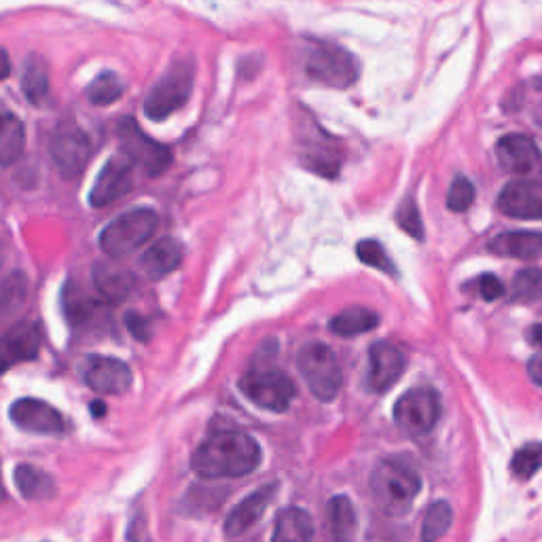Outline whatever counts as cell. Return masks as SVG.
I'll return each instance as SVG.
<instances>
[{"mask_svg": "<svg viewBox=\"0 0 542 542\" xmlns=\"http://www.w3.org/2000/svg\"><path fill=\"white\" fill-rule=\"evenodd\" d=\"M261 460V445L246 432L219 430L195 449L191 466L204 479H233L257 471Z\"/></svg>", "mask_w": 542, "mask_h": 542, "instance_id": "obj_1", "label": "cell"}, {"mask_svg": "<svg viewBox=\"0 0 542 542\" xmlns=\"http://www.w3.org/2000/svg\"><path fill=\"white\" fill-rule=\"evenodd\" d=\"M422 490V479L413 466L403 460H382L371 473V492L377 507L392 517L411 511Z\"/></svg>", "mask_w": 542, "mask_h": 542, "instance_id": "obj_2", "label": "cell"}, {"mask_svg": "<svg viewBox=\"0 0 542 542\" xmlns=\"http://www.w3.org/2000/svg\"><path fill=\"white\" fill-rule=\"evenodd\" d=\"M159 227V216L151 208L123 212L100 233V248L111 259L128 257L130 252L147 244Z\"/></svg>", "mask_w": 542, "mask_h": 542, "instance_id": "obj_3", "label": "cell"}, {"mask_svg": "<svg viewBox=\"0 0 542 542\" xmlns=\"http://www.w3.org/2000/svg\"><path fill=\"white\" fill-rule=\"evenodd\" d=\"M195 64L185 58L174 62L144 98V115L153 121H164L183 108L193 92Z\"/></svg>", "mask_w": 542, "mask_h": 542, "instance_id": "obj_4", "label": "cell"}, {"mask_svg": "<svg viewBox=\"0 0 542 542\" xmlns=\"http://www.w3.org/2000/svg\"><path fill=\"white\" fill-rule=\"evenodd\" d=\"M297 367L318 401L331 403L343 384V375L335 352L324 343H307L297 356Z\"/></svg>", "mask_w": 542, "mask_h": 542, "instance_id": "obj_5", "label": "cell"}, {"mask_svg": "<svg viewBox=\"0 0 542 542\" xmlns=\"http://www.w3.org/2000/svg\"><path fill=\"white\" fill-rule=\"evenodd\" d=\"M305 72L312 81L327 87H350L360 77V64L350 51L335 43H314L307 53Z\"/></svg>", "mask_w": 542, "mask_h": 542, "instance_id": "obj_6", "label": "cell"}, {"mask_svg": "<svg viewBox=\"0 0 542 542\" xmlns=\"http://www.w3.org/2000/svg\"><path fill=\"white\" fill-rule=\"evenodd\" d=\"M240 390L250 403L267 411H286L295 401L293 379L271 367H255L242 375Z\"/></svg>", "mask_w": 542, "mask_h": 542, "instance_id": "obj_7", "label": "cell"}, {"mask_svg": "<svg viewBox=\"0 0 542 542\" xmlns=\"http://www.w3.org/2000/svg\"><path fill=\"white\" fill-rule=\"evenodd\" d=\"M49 153L53 164L60 168L64 176L75 178L85 170L89 159H92V138H89L75 121H64L51 136Z\"/></svg>", "mask_w": 542, "mask_h": 542, "instance_id": "obj_8", "label": "cell"}, {"mask_svg": "<svg viewBox=\"0 0 542 542\" xmlns=\"http://www.w3.org/2000/svg\"><path fill=\"white\" fill-rule=\"evenodd\" d=\"M441 418V399L435 390H409L394 405V420L409 435H428Z\"/></svg>", "mask_w": 542, "mask_h": 542, "instance_id": "obj_9", "label": "cell"}, {"mask_svg": "<svg viewBox=\"0 0 542 542\" xmlns=\"http://www.w3.org/2000/svg\"><path fill=\"white\" fill-rule=\"evenodd\" d=\"M496 157L500 168L519 180H528V183L542 180V153L530 136L511 134L500 138L496 144Z\"/></svg>", "mask_w": 542, "mask_h": 542, "instance_id": "obj_10", "label": "cell"}, {"mask_svg": "<svg viewBox=\"0 0 542 542\" xmlns=\"http://www.w3.org/2000/svg\"><path fill=\"white\" fill-rule=\"evenodd\" d=\"M121 153L128 157L132 164L142 166L144 172L157 176L166 172V168L172 164V153L164 144L155 142L144 134L132 119H125L121 125Z\"/></svg>", "mask_w": 542, "mask_h": 542, "instance_id": "obj_11", "label": "cell"}, {"mask_svg": "<svg viewBox=\"0 0 542 542\" xmlns=\"http://www.w3.org/2000/svg\"><path fill=\"white\" fill-rule=\"evenodd\" d=\"M43 346V329L39 322H15L0 337V375L24 365L39 356Z\"/></svg>", "mask_w": 542, "mask_h": 542, "instance_id": "obj_12", "label": "cell"}, {"mask_svg": "<svg viewBox=\"0 0 542 542\" xmlns=\"http://www.w3.org/2000/svg\"><path fill=\"white\" fill-rule=\"evenodd\" d=\"M134 185V164L123 153L111 157L104 164L102 172L94 180V187L89 191V204L94 208L111 206L113 202L128 195Z\"/></svg>", "mask_w": 542, "mask_h": 542, "instance_id": "obj_13", "label": "cell"}, {"mask_svg": "<svg viewBox=\"0 0 542 542\" xmlns=\"http://www.w3.org/2000/svg\"><path fill=\"white\" fill-rule=\"evenodd\" d=\"M81 377L100 394H123L134 384L132 369L111 356H87L81 365Z\"/></svg>", "mask_w": 542, "mask_h": 542, "instance_id": "obj_14", "label": "cell"}, {"mask_svg": "<svg viewBox=\"0 0 542 542\" xmlns=\"http://www.w3.org/2000/svg\"><path fill=\"white\" fill-rule=\"evenodd\" d=\"M11 422L30 435H62L66 430L64 415L39 399H20L9 407Z\"/></svg>", "mask_w": 542, "mask_h": 542, "instance_id": "obj_15", "label": "cell"}, {"mask_svg": "<svg viewBox=\"0 0 542 542\" xmlns=\"http://www.w3.org/2000/svg\"><path fill=\"white\" fill-rule=\"evenodd\" d=\"M405 371V356L403 352L392 346L388 341H377L369 350V375L367 388L371 392H388L396 382H399Z\"/></svg>", "mask_w": 542, "mask_h": 542, "instance_id": "obj_16", "label": "cell"}, {"mask_svg": "<svg viewBox=\"0 0 542 542\" xmlns=\"http://www.w3.org/2000/svg\"><path fill=\"white\" fill-rule=\"evenodd\" d=\"M498 210L511 219H542V185L515 180L498 195Z\"/></svg>", "mask_w": 542, "mask_h": 542, "instance_id": "obj_17", "label": "cell"}, {"mask_svg": "<svg viewBox=\"0 0 542 542\" xmlns=\"http://www.w3.org/2000/svg\"><path fill=\"white\" fill-rule=\"evenodd\" d=\"M278 492V483H269L259 487L257 492H252L250 496H246L236 509H233L225 521V534L229 538H238L244 532H248L252 526H257L259 519L263 517V513L267 511V507L274 500Z\"/></svg>", "mask_w": 542, "mask_h": 542, "instance_id": "obj_18", "label": "cell"}, {"mask_svg": "<svg viewBox=\"0 0 542 542\" xmlns=\"http://www.w3.org/2000/svg\"><path fill=\"white\" fill-rule=\"evenodd\" d=\"M487 250L498 257L534 261L542 257V231H504L492 238Z\"/></svg>", "mask_w": 542, "mask_h": 542, "instance_id": "obj_19", "label": "cell"}, {"mask_svg": "<svg viewBox=\"0 0 542 542\" xmlns=\"http://www.w3.org/2000/svg\"><path fill=\"white\" fill-rule=\"evenodd\" d=\"M183 244L174 238H161L153 246L144 250L140 257V271L151 280H161L170 276L172 271L183 261Z\"/></svg>", "mask_w": 542, "mask_h": 542, "instance_id": "obj_20", "label": "cell"}, {"mask_svg": "<svg viewBox=\"0 0 542 542\" xmlns=\"http://www.w3.org/2000/svg\"><path fill=\"white\" fill-rule=\"evenodd\" d=\"M26 149V128L22 119L0 100V168L15 164Z\"/></svg>", "mask_w": 542, "mask_h": 542, "instance_id": "obj_21", "label": "cell"}, {"mask_svg": "<svg viewBox=\"0 0 542 542\" xmlns=\"http://www.w3.org/2000/svg\"><path fill=\"white\" fill-rule=\"evenodd\" d=\"M94 286L96 291L111 303H121L132 295L134 288V278L128 269H123L115 263L108 261H98L94 265Z\"/></svg>", "mask_w": 542, "mask_h": 542, "instance_id": "obj_22", "label": "cell"}, {"mask_svg": "<svg viewBox=\"0 0 542 542\" xmlns=\"http://www.w3.org/2000/svg\"><path fill=\"white\" fill-rule=\"evenodd\" d=\"M314 521L305 509L288 507L278 513L271 542H312Z\"/></svg>", "mask_w": 542, "mask_h": 542, "instance_id": "obj_23", "label": "cell"}, {"mask_svg": "<svg viewBox=\"0 0 542 542\" xmlns=\"http://www.w3.org/2000/svg\"><path fill=\"white\" fill-rule=\"evenodd\" d=\"M15 487L26 500L43 502L56 496V481L43 468L32 464H20L15 468Z\"/></svg>", "mask_w": 542, "mask_h": 542, "instance_id": "obj_24", "label": "cell"}, {"mask_svg": "<svg viewBox=\"0 0 542 542\" xmlns=\"http://www.w3.org/2000/svg\"><path fill=\"white\" fill-rule=\"evenodd\" d=\"M327 528L333 542H352L358 530V515L348 496H335L327 507Z\"/></svg>", "mask_w": 542, "mask_h": 542, "instance_id": "obj_25", "label": "cell"}, {"mask_svg": "<svg viewBox=\"0 0 542 542\" xmlns=\"http://www.w3.org/2000/svg\"><path fill=\"white\" fill-rule=\"evenodd\" d=\"M377 324H379V316L373 310L363 305H354V307H348V310L339 312L329 322V329L339 337H354V335H363L377 329Z\"/></svg>", "mask_w": 542, "mask_h": 542, "instance_id": "obj_26", "label": "cell"}, {"mask_svg": "<svg viewBox=\"0 0 542 542\" xmlns=\"http://www.w3.org/2000/svg\"><path fill=\"white\" fill-rule=\"evenodd\" d=\"M28 299V278L22 271H13L0 282V322L13 318Z\"/></svg>", "mask_w": 542, "mask_h": 542, "instance_id": "obj_27", "label": "cell"}, {"mask_svg": "<svg viewBox=\"0 0 542 542\" xmlns=\"http://www.w3.org/2000/svg\"><path fill=\"white\" fill-rule=\"evenodd\" d=\"M22 92L32 104H41L49 94V72L47 64L39 56H30L24 64Z\"/></svg>", "mask_w": 542, "mask_h": 542, "instance_id": "obj_28", "label": "cell"}, {"mask_svg": "<svg viewBox=\"0 0 542 542\" xmlns=\"http://www.w3.org/2000/svg\"><path fill=\"white\" fill-rule=\"evenodd\" d=\"M454 521V509L445 500L430 504L422 523V542H439Z\"/></svg>", "mask_w": 542, "mask_h": 542, "instance_id": "obj_29", "label": "cell"}, {"mask_svg": "<svg viewBox=\"0 0 542 542\" xmlns=\"http://www.w3.org/2000/svg\"><path fill=\"white\" fill-rule=\"evenodd\" d=\"M123 96V83L115 72H102L87 87V98L96 106H111Z\"/></svg>", "mask_w": 542, "mask_h": 542, "instance_id": "obj_30", "label": "cell"}, {"mask_svg": "<svg viewBox=\"0 0 542 542\" xmlns=\"http://www.w3.org/2000/svg\"><path fill=\"white\" fill-rule=\"evenodd\" d=\"M542 299V271L536 267L521 269L513 278L511 301L517 303H534Z\"/></svg>", "mask_w": 542, "mask_h": 542, "instance_id": "obj_31", "label": "cell"}, {"mask_svg": "<svg viewBox=\"0 0 542 542\" xmlns=\"http://www.w3.org/2000/svg\"><path fill=\"white\" fill-rule=\"evenodd\" d=\"M540 468H542V443H530L526 447H521L511 460V473L521 481L532 479Z\"/></svg>", "mask_w": 542, "mask_h": 542, "instance_id": "obj_32", "label": "cell"}, {"mask_svg": "<svg viewBox=\"0 0 542 542\" xmlns=\"http://www.w3.org/2000/svg\"><path fill=\"white\" fill-rule=\"evenodd\" d=\"M356 255H358L360 261H363L369 267H375L379 271H384V274H388V276L396 274V267H394L392 259L388 257L386 248L382 244H379V242H375V240L360 242L356 246Z\"/></svg>", "mask_w": 542, "mask_h": 542, "instance_id": "obj_33", "label": "cell"}, {"mask_svg": "<svg viewBox=\"0 0 542 542\" xmlns=\"http://www.w3.org/2000/svg\"><path fill=\"white\" fill-rule=\"evenodd\" d=\"M475 202V187L466 176H458L449 187L447 208L451 212H466Z\"/></svg>", "mask_w": 542, "mask_h": 542, "instance_id": "obj_34", "label": "cell"}, {"mask_svg": "<svg viewBox=\"0 0 542 542\" xmlns=\"http://www.w3.org/2000/svg\"><path fill=\"white\" fill-rule=\"evenodd\" d=\"M396 225H399L413 240H424L422 216H420V210H418V206H415L413 200H405L401 204V208L396 210Z\"/></svg>", "mask_w": 542, "mask_h": 542, "instance_id": "obj_35", "label": "cell"}, {"mask_svg": "<svg viewBox=\"0 0 542 542\" xmlns=\"http://www.w3.org/2000/svg\"><path fill=\"white\" fill-rule=\"evenodd\" d=\"M477 291H479L481 299L496 301V299H500L504 295V284L496 276L485 274V276H481L477 280Z\"/></svg>", "mask_w": 542, "mask_h": 542, "instance_id": "obj_36", "label": "cell"}, {"mask_svg": "<svg viewBox=\"0 0 542 542\" xmlns=\"http://www.w3.org/2000/svg\"><path fill=\"white\" fill-rule=\"evenodd\" d=\"M528 375H530V379H532V382H534L536 386L542 388V354L530 358V363H528Z\"/></svg>", "mask_w": 542, "mask_h": 542, "instance_id": "obj_37", "label": "cell"}, {"mask_svg": "<svg viewBox=\"0 0 542 542\" xmlns=\"http://www.w3.org/2000/svg\"><path fill=\"white\" fill-rule=\"evenodd\" d=\"M11 75V60L5 49H0V81H5Z\"/></svg>", "mask_w": 542, "mask_h": 542, "instance_id": "obj_38", "label": "cell"}, {"mask_svg": "<svg viewBox=\"0 0 542 542\" xmlns=\"http://www.w3.org/2000/svg\"><path fill=\"white\" fill-rule=\"evenodd\" d=\"M528 339H530L532 346L542 348V324H536V327H532V329L528 331Z\"/></svg>", "mask_w": 542, "mask_h": 542, "instance_id": "obj_39", "label": "cell"}, {"mask_svg": "<svg viewBox=\"0 0 542 542\" xmlns=\"http://www.w3.org/2000/svg\"><path fill=\"white\" fill-rule=\"evenodd\" d=\"M0 265H3V252H0Z\"/></svg>", "mask_w": 542, "mask_h": 542, "instance_id": "obj_40", "label": "cell"}]
</instances>
